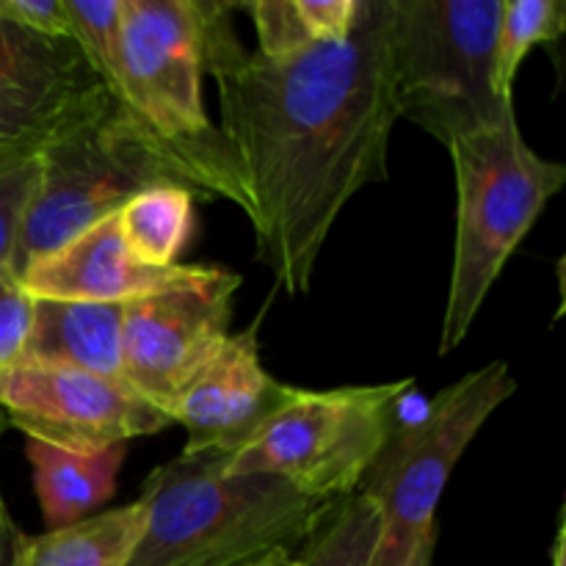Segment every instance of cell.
<instances>
[{
	"label": "cell",
	"instance_id": "5b68a950",
	"mask_svg": "<svg viewBox=\"0 0 566 566\" xmlns=\"http://www.w3.org/2000/svg\"><path fill=\"white\" fill-rule=\"evenodd\" d=\"M219 0H122L116 99L166 144L208 171L219 197L249 216L241 166L205 114L202 72Z\"/></svg>",
	"mask_w": 566,
	"mask_h": 566
},
{
	"label": "cell",
	"instance_id": "7402d4cb",
	"mask_svg": "<svg viewBox=\"0 0 566 566\" xmlns=\"http://www.w3.org/2000/svg\"><path fill=\"white\" fill-rule=\"evenodd\" d=\"M39 182V158L0 169V271H11L22 221Z\"/></svg>",
	"mask_w": 566,
	"mask_h": 566
},
{
	"label": "cell",
	"instance_id": "6da1fadb",
	"mask_svg": "<svg viewBox=\"0 0 566 566\" xmlns=\"http://www.w3.org/2000/svg\"><path fill=\"white\" fill-rule=\"evenodd\" d=\"M232 9H216L205 70L219 83V130L247 182L254 258L298 296L354 193L390 180L392 0H363L346 39L291 59L243 53Z\"/></svg>",
	"mask_w": 566,
	"mask_h": 566
},
{
	"label": "cell",
	"instance_id": "7a4b0ae2",
	"mask_svg": "<svg viewBox=\"0 0 566 566\" xmlns=\"http://www.w3.org/2000/svg\"><path fill=\"white\" fill-rule=\"evenodd\" d=\"M232 453H180L147 475L142 539L127 566H243L304 545L332 503L276 475H232Z\"/></svg>",
	"mask_w": 566,
	"mask_h": 566
},
{
	"label": "cell",
	"instance_id": "603a6c76",
	"mask_svg": "<svg viewBox=\"0 0 566 566\" xmlns=\"http://www.w3.org/2000/svg\"><path fill=\"white\" fill-rule=\"evenodd\" d=\"M33 298L14 276V271H0V374L20 359L31 329Z\"/></svg>",
	"mask_w": 566,
	"mask_h": 566
},
{
	"label": "cell",
	"instance_id": "44dd1931",
	"mask_svg": "<svg viewBox=\"0 0 566 566\" xmlns=\"http://www.w3.org/2000/svg\"><path fill=\"white\" fill-rule=\"evenodd\" d=\"M241 9L252 17L258 31V55L263 59H291L318 44L310 36L296 0H254L243 3Z\"/></svg>",
	"mask_w": 566,
	"mask_h": 566
},
{
	"label": "cell",
	"instance_id": "cb8c5ba5",
	"mask_svg": "<svg viewBox=\"0 0 566 566\" xmlns=\"http://www.w3.org/2000/svg\"><path fill=\"white\" fill-rule=\"evenodd\" d=\"M363 0H296L313 42H340L354 31Z\"/></svg>",
	"mask_w": 566,
	"mask_h": 566
},
{
	"label": "cell",
	"instance_id": "83f0119b",
	"mask_svg": "<svg viewBox=\"0 0 566 566\" xmlns=\"http://www.w3.org/2000/svg\"><path fill=\"white\" fill-rule=\"evenodd\" d=\"M551 566H566V528H564V523H558L556 542H553V564Z\"/></svg>",
	"mask_w": 566,
	"mask_h": 566
},
{
	"label": "cell",
	"instance_id": "ac0fdd59",
	"mask_svg": "<svg viewBox=\"0 0 566 566\" xmlns=\"http://www.w3.org/2000/svg\"><path fill=\"white\" fill-rule=\"evenodd\" d=\"M379 509L365 495L335 501L315 534L304 542L302 566H374L379 547Z\"/></svg>",
	"mask_w": 566,
	"mask_h": 566
},
{
	"label": "cell",
	"instance_id": "e0dca14e",
	"mask_svg": "<svg viewBox=\"0 0 566 566\" xmlns=\"http://www.w3.org/2000/svg\"><path fill=\"white\" fill-rule=\"evenodd\" d=\"M193 193L177 186H158L136 193L116 213L119 232L133 258L166 269L177 263L193 227Z\"/></svg>",
	"mask_w": 566,
	"mask_h": 566
},
{
	"label": "cell",
	"instance_id": "4fadbf2b",
	"mask_svg": "<svg viewBox=\"0 0 566 566\" xmlns=\"http://www.w3.org/2000/svg\"><path fill=\"white\" fill-rule=\"evenodd\" d=\"M205 265L138 263L125 247L116 213L83 230L64 247L42 254L17 280L31 298L127 304L193 280Z\"/></svg>",
	"mask_w": 566,
	"mask_h": 566
},
{
	"label": "cell",
	"instance_id": "9c48e42d",
	"mask_svg": "<svg viewBox=\"0 0 566 566\" xmlns=\"http://www.w3.org/2000/svg\"><path fill=\"white\" fill-rule=\"evenodd\" d=\"M241 276L205 265L193 280L125 304L122 379L171 418L177 396L232 335Z\"/></svg>",
	"mask_w": 566,
	"mask_h": 566
},
{
	"label": "cell",
	"instance_id": "484cf974",
	"mask_svg": "<svg viewBox=\"0 0 566 566\" xmlns=\"http://www.w3.org/2000/svg\"><path fill=\"white\" fill-rule=\"evenodd\" d=\"M6 429H9V423H6L3 412H0V437H3ZM20 539H22L20 528H17L14 520H11L9 506H6L3 501V492H0V566H11Z\"/></svg>",
	"mask_w": 566,
	"mask_h": 566
},
{
	"label": "cell",
	"instance_id": "ba28073f",
	"mask_svg": "<svg viewBox=\"0 0 566 566\" xmlns=\"http://www.w3.org/2000/svg\"><path fill=\"white\" fill-rule=\"evenodd\" d=\"M412 379L390 385L296 390L291 401L232 453L227 473L276 475L298 495L335 503L354 495L365 470L398 426Z\"/></svg>",
	"mask_w": 566,
	"mask_h": 566
},
{
	"label": "cell",
	"instance_id": "8992f818",
	"mask_svg": "<svg viewBox=\"0 0 566 566\" xmlns=\"http://www.w3.org/2000/svg\"><path fill=\"white\" fill-rule=\"evenodd\" d=\"M503 0H392V92L407 119L451 147L514 116L495 88Z\"/></svg>",
	"mask_w": 566,
	"mask_h": 566
},
{
	"label": "cell",
	"instance_id": "3957f363",
	"mask_svg": "<svg viewBox=\"0 0 566 566\" xmlns=\"http://www.w3.org/2000/svg\"><path fill=\"white\" fill-rule=\"evenodd\" d=\"M177 186L197 199H221L208 171L155 136L116 97L39 155V182L22 221L11 271L119 213L136 193Z\"/></svg>",
	"mask_w": 566,
	"mask_h": 566
},
{
	"label": "cell",
	"instance_id": "d6986e66",
	"mask_svg": "<svg viewBox=\"0 0 566 566\" xmlns=\"http://www.w3.org/2000/svg\"><path fill=\"white\" fill-rule=\"evenodd\" d=\"M564 31V0H503L495 42V88L503 99L514 103V81L531 50L558 42Z\"/></svg>",
	"mask_w": 566,
	"mask_h": 566
},
{
	"label": "cell",
	"instance_id": "277c9868",
	"mask_svg": "<svg viewBox=\"0 0 566 566\" xmlns=\"http://www.w3.org/2000/svg\"><path fill=\"white\" fill-rule=\"evenodd\" d=\"M448 149L457 175V243L442 357L462 346L503 265L566 186V166L531 149L517 116L459 138Z\"/></svg>",
	"mask_w": 566,
	"mask_h": 566
},
{
	"label": "cell",
	"instance_id": "52a82bcc",
	"mask_svg": "<svg viewBox=\"0 0 566 566\" xmlns=\"http://www.w3.org/2000/svg\"><path fill=\"white\" fill-rule=\"evenodd\" d=\"M514 390L509 363L495 359L437 392L412 423L392 429L357 486L381 517L374 566H407L437 539V506L453 468Z\"/></svg>",
	"mask_w": 566,
	"mask_h": 566
},
{
	"label": "cell",
	"instance_id": "4316f807",
	"mask_svg": "<svg viewBox=\"0 0 566 566\" xmlns=\"http://www.w3.org/2000/svg\"><path fill=\"white\" fill-rule=\"evenodd\" d=\"M243 566H302V564H298V558L293 556V551H271L265 553L263 558H258V562L243 564Z\"/></svg>",
	"mask_w": 566,
	"mask_h": 566
},
{
	"label": "cell",
	"instance_id": "5bb4252c",
	"mask_svg": "<svg viewBox=\"0 0 566 566\" xmlns=\"http://www.w3.org/2000/svg\"><path fill=\"white\" fill-rule=\"evenodd\" d=\"M122 318L125 304L33 298L22 363L75 368L122 379Z\"/></svg>",
	"mask_w": 566,
	"mask_h": 566
},
{
	"label": "cell",
	"instance_id": "2e32d148",
	"mask_svg": "<svg viewBox=\"0 0 566 566\" xmlns=\"http://www.w3.org/2000/svg\"><path fill=\"white\" fill-rule=\"evenodd\" d=\"M147 523L142 497L42 536L22 534L11 566H127Z\"/></svg>",
	"mask_w": 566,
	"mask_h": 566
},
{
	"label": "cell",
	"instance_id": "9a60e30c",
	"mask_svg": "<svg viewBox=\"0 0 566 566\" xmlns=\"http://www.w3.org/2000/svg\"><path fill=\"white\" fill-rule=\"evenodd\" d=\"M25 453L33 468V486L44 525L48 531H59L81 523L114 497L127 446H114L99 453H70L28 440Z\"/></svg>",
	"mask_w": 566,
	"mask_h": 566
},
{
	"label": "cell",
	"instance_id": "7c38bea8",
	"mask_svg": "<svg viewBox=\"0 0 566 566\" xmlns=\"http://www.w3.org/2000/svg\"><path fill=\"white\" fill-rule=\"evenodd\" d=\"M260 363L254 329L230 335L221 352L188 381L171 407V423L186 429L182 453H238L293 398Z\"/></svg>",
	"mask_w": 566,
	"mask_h": 566
},
{
	"label": "cell",
	"instance_id": "30bf717a",
	"mask_svg": "<svg viewBox=\"0 0 566 566\" xmlns=\"http://www.w3.org/2000/svg\"><path fill=\"white\" fill-rule=\"evenodd\" d=\"M111 97L75 39L42 36L0 17V169L39 158Z\"/></svg>",
	"mask_w": 566,
	"mask_h": 566
},
{
	"label": "cell",
	"instance_id": "ffe728a7",
	"mask_svg": "<svg viewBox=\"0 0 566 566\" xmlns=\"http://www.w3.org/2000/svg\"><path fill=\"white\" fill-rule=\"evenodd\" d=\"M64 9L72 39L116 97L122 83V0H64Z\"/></svg>",
	"mask_w": 566,
	"mask_h": 566
},
{
	"label": "cell",
	"instance_id": "8fae6325",
	"mask_svg": "<svg viewBox=\"0 0 566 566\" xmlns=\"http://www.w3.org/2000/svg\"><path fill=\"white\" fill-rule=\"evenodd\" d=\"M0 412L28 440L70 453L108 451L171 426L125 381L22 359L0 374Z\"/></svg>",
	"mask_w": 566,
	"mask_h": 566
},
{
	"label": "cell",
	"instance_id": "d4e9b609",
	"mask_svg": "<svg viewBox=\"0 0 566 566\" xmlns=\"http://www.w3.org/2000/svg\"><path fill=\"white\" fill-rule=\"evenodd\" d=\"M0 17L42 36L72 39L64 0H0Z\"/></svg>",
	"mask_w": 566,
	"mask_h": 566
},
{
	"label": "cell",
	"instance_id": "f1b7e54d",
	"mask_svg": "<svg viewBox=\"0 0 566 566\" xmlns=\"http://www.w3.org/2000/svg\"><path fill=\"white\" fill-rule=\"evenodd\" d=\"M434 551H437V539L426 542V545L415 553V558L407 566H431L434 564Z\"/></svg>",
	"mask_w": 566,
	"mask_h": 566
}]
</instances>
